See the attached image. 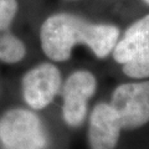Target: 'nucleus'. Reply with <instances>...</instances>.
Segmentation results:
<instances>
[{"label":"nucleus","mask_w":149,"mask_h":149,"mask_svg":"<svg viewBox=\"0 0 149 149\" xmlns=\"http://www.w3.org/2000/svg\"><path fill=\"white\" fill-rule=\"evenodd\" d=\"M144 3H146L147 5H149V0H144Z\"/></svg>","instance_id":"9b49d317"},{"label":"nucleus","mask_w":149,"mask_h":149,"mask_svg":"<svg viewBox=\"0 0 149 149\" xmlns=\"http://www.w3.org/2000/svg\"><path fill=\"white\" fill-rule=\"evenodd\" d=\"M123 72L132 78L149 77V50L123 63Z\"/></svg>","instance_id":"1a4fd4ad"},{"label":"nucleus","mask_w":149,"mask_h":149,"mask_svg":"<svg viewBox=\"0 0 149 149\" xmlns=\"http://www.w3.org/2000/svg\"><path fill=\"white\" fill-rule=\"evenodd\" d=\"M26 55L24 42L11 34L0 36V60L5 63H17Z\"/></svg>","instance_id":"6e6552de"},{"label":"nucleus","mask_w":149,"mask_h":149,"mask_svg":"<svg viewBox=\"0 0 149 149\" xmlns=\"http://www.w3.org/2000/svg\"><path fill=\"white\" fill-rule=\"evenodd\" d=\"M97 87L95 76L88 71H76L63 85L62 114L67 124L80 125L87 113V101L93 96Z\"/></svg>","instance_id":"20e7f679"},{"label":"nucleus","mask_w":149,"mask_h":149,"mask_svg":"<svg viewBox=\"0 0 149 149\" xmlns=\"http://www.w3.org/2000/svg\"><path fill=\"white\" fill-rule=\"evenodd\" d=\"M119 29L108 24H91L71 14H54L44 21L40 30L41 47L50 60L56 62L71 57L72 49L85 44L98 58L113 51Z\"/></svg>","instance_id":"f257e3e1"},{"label":"nucleus","mask_w":149,"mask_h":149,"mask_svg":"<svg viewBox=\"0 0 149 149\" xmlns=\"http://www.w3.org/2000/svg\"><path fill=\"white\" fill-rule=\"evenodd\" d=\"M61 86V72L51 63L31 68L22 78V95L31 108L42 109L50 104Z\"/></svg>","instance_id":"39448f33"},{"label":"nucleus","mask_w":149,"mask_h":149,"mask_svg":"<svg viewBox=\"0 0 149 149\" xmlns=\"http://www.w3.org/2000/svg\"><path fill=\"white\" fill-rule=\"evenodd\" d=\"M111 106L122 129H136L149 122V81L123 83L114 90Z\"/></svg>","instance_id":"7ed1b4c3"},{"label":"nucleus","mask_w":149,"mask_h":149,"mask_svg":"<svg viewBox=\"0 0 149 149\" xmlns=\"http://www.w3.org/2000/svg\"><path fill=\"white\" fill-rule=\"evenodd\" d=\"M149 50V14L125 30L122 39L117 41L113 49V57L118 63L123 65L134 56Z\"/></svg>","instance_id":"0eeeda50"},{"label":"nucleus","mask_w":149,"mask_h":149,"mask_svg":"<svg viewBox=\"0 0 149 149\" xmlns=\"http://www.w3.org/2000/svg\"><path fill=\"white\" fill-rule=\"evenodd\" d=\"M4 149H44L46 136L39 117L26 109H11L0 119Z\"/></svg>","instance_id":"f03ea898"},{"label":"nucleus","mask_w":149,"mask_h":149,"mask_svg":"<svg viewBox=\"0 0 149 149\" xmlns=\"http://www.w3.org/2000/svg\"><path fill=\"white\" fill-rule=\"evenodd\" d=\"M120 123L113 107L100 103L93 108L88 127V142L92 149H114L120 134Z\"/></svg>","instance_id":"423d86ee"},{"label":"nucleus","mask_w":149,"mask_h":149,"mask_svg":"<svg viewBox=\"0 0 149 149\" xmlns=\"http://www.w3.org/2000/svg\"><path fill=\"white\" fill-rule=\"evenodd\" d=\"M17 13L16 0H0V31L11 24Z\"/></svg>","instance_id":"9d476101"}]
</instances>
